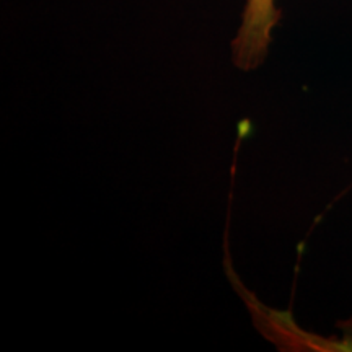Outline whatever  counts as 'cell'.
<instances>
[{"instance_id":"obj_1","label":"cell","mask_w":352,"mask_h":352,"mask_svg":"<svg viewBox=\"0 0 352 352\" xmlns=\"http://www.w3.org/2000/svg\"><path fill=\"white\" fill-rule=\"evenodd\" d=\"M283 12L276 0H246L241 25L232 41L233 63L241 70H253L266 59L272 41V30L280 21Z\"/></svg>"}]
</instances>
